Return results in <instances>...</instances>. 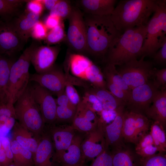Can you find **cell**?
Segmentation results:
<instances>
[{"instance_id":"obj_1","label":"cell","mask_w":166,"mask_h":166,"mask_svg":"<svg viewBox=\"0 0 166 166\" xmlns=\"http://www.w3.org/2000/svg\"><path fill=\"white\" fill-rule=\"evenodd\" d=\"M83 14L86 33V53L104 59L110 46L122 33L116 28L110 16Z\"/></svg>"},{"instance_id":"obj_2","label":"cell","mask_w":166,"mask_h":166,"mask_svg":"<svg viewBox=\"0 0 166 166\" xmlns=\"http://www.w3.org/2000/svg\"><path fill=\"white\" fill-rule=\"evenodd\" d=\"M158 0H122L115 7L110 18L117 30L122 33L136 27L146 26L155 12Z\"/></svg>"},{"instance_id":"obj_3","label":"cell","mask_w":166,"mask_h":166,"mask_svg":"<svg viewBox=\"0 0 166 166\" xmlns=\"http://www.w3.org/2000/svg\"><path fill=\"white\" fill-rule=\"evenodd\" d=\"M146 34V26L125 30L109 47L104 58L107 64L120 66L141 56Z\"/></svg>"},{"instance_id":"obj_4","label":"cell","mask_w":166,"mask_h":166,"mask_svg":"<svg viewBox=\"0 0 166 166\" xmlns=\"http://www.w3.org/2000/svg\"><path fill=\"white\" fill-rule=\"evenodd\" d=\"M14 104L16 119L38 141L45 132V125L34 98L31 85L29 84Z\"/></svg>"},{"instance_id":"obj_5","label":"cell","mask_w":166,"mask_h":166,"mask_svg":"<svg viewBox=\"0 0 166 166\" xmlns=\"http://www.w3.org/2000/svg\"><path fill=\"white\" fill-rule=\"evenodd\" d=\"M39 45L38 41H33L12 64L7 89V103L14 105L28 86L31 55L34 49Z\"/></svg>"},{"instance_id":"obj_6","label":"cell","mask_w":166,"mask_h":166,"mask_svg":"<svg viewBox=\"0 0 166 166\" xmlns=\"http://www.w3.org/2000/svg\"><path fill=\"white\" fill-rule=\"evenodd\" d=\"M141 57H152L166 41V1L158 0L156 9L146 26Z\"/></svg>"},{"instance_id":"obj_7","label":"cell","mask_w":166,"mask_h":166,"mask_svg":"<svg viewBox=\"0 0 166 166\" xmlns=\"http://www.w3.org/2000/svg\"><path fill=\"white\" fill-rule=\"evenodd\" d=\"M140 59L130 61L121 66L117 70L129 87L132 90L147 83L152 77L153 63Z\"/></svg>"},{"instance_id":"obj_8","label":"cell","mask_w":166,"mask_h":166,"mask_svg":"<svg viewBox=\"0 0 166 166\" xmlns=\"http://www.w3.org/2000/svg\"><path fill=\"white\" fill-rule=\"evenodd\" d=\"M68 19L67 38L69 45L79 53H86V33L83 13L79 9L72 7Z\"/></svg>"},{"instance_id":"obj_9","label":"cell","mask_w":166,"mask_h":166,"mask_svg":"<svg viewBox=\"0 0 166 166\" xmlns=\"http://www.w3.org/2000/svg\"><path fill=\"white\" fill-rule=\"evenodd\" d=\"M105 124L100 119L97 127L84 135L81 144L83 160L85 164L93 160L105 151Z\"/></svg>"},{"instance_id":"obj_10","label":"cell","mask_w":166,"mask_h":166,"mask_svg":"<svg viewBox=\"0 0 166 166\" xmlns=\"http://www.w3.org/2000/svg\"><path fill=\"white\" fill-rule=\"evenodd\" d=\"M158 89L153 81H149L135 87L132 90L126 105L130 111L143 114L152 102L159 90Z\"/></svg>"},{"instance_id":"obj_11","label":"cell","mask_w":166,"mask_h":166,"mask_svg":"<svg viewBox=\"0 0 166 166\" xmlns=\"http://www.w3.org/2000/svg\"><path fill=\"white\" fill-rule=\"evenodd\" d=\"M69 77L54 66L48 71L30 75V81H34L57 96L63 93Z\"/></svg>"},{"instance_id":"obj_12","label":"cell","mask_w":166,"mask_h":166,"mask_svg":"<svg viewBox=\"0 0 166 166\" xmlns=\"http://www.w3.org/2000/svg\"><path fill=\"white\" fill-rule=\"evenodd\" d=\"M33 96L39 109L45 126L55 124L57 105L49 91L36 83L31 85Z\"/></svg>"},{"instance_id":"obj_13","label":"cell","mask_w":166,"mask_h":166,"mask_svg":"<svg viewBox=\"0 0 166 166\" xmlns=\"http://www.w3.org/2000/svg\"><path fill=\"white\" fill-rule=\"evenodd\" d=\"M26 42L8 21L0 22V54L14 56L22 50Z\"/></svg>"},{"instance_id":"obj_14","label":"cell","mask_w":166,"mask_h":166,"mask_svg":"<svg viewBox=\"0 0 166 166\" xmlns=\"http://www.w3.org/2000/svg\"><path fill=\"white\" fill-rule=\"evenodd\" d=\"M124 107L118 110L116 116L109 124L104 126V136L105 141V150L109 147L113 152L117 151L125 147L122 135V126Z\"/></svg>"},{"instance_id":"obj_15","label":"cell","mask_w":166,"mask_h":166,"mask_svg":"<svg viewBox=\"0 0 166 166\" xmlns=\"http://www.w3.org/2000/svg\"><path fill=\"white\" fill-rule=\"evenodd\" d=\"M59 51L57 46H38L33 51L31 59L36 73H42L53 68Z\"/></svg>"},{"instance_id":"obj_16","label":"cell","mask_w":166,"mask_h":166,"mask_svg":"<svg viewBox=\"0 0 166 166\" xmlns=\"http://www.w3.org/2000/svg\"><path fill=\"white\" fill-rule=\"evenodd\" d=\"M47 126L45 130L49 135L55 150L54 156L65 151L71 144L76 134L71 125L53 124Z\"/></svg>"},{"instance_id":"obj_17","label":"cell","mask_w":166,"mask_h":166,"mask_svg":"<svg viewBox=\"0 0 166 166\" xmlns=\"http://www.w3.org/2000/svg\"><path fill=\"white\" fill-rule=\"evenodd\" d=\"M84 135L76 133L69 147L61 154L54 156L53 162L61 166H74L82 162L85 163L82 159L81 147Z\"/></svg>"},{"instance_id":"obj_18","label":"cell","mask_w":166,"mask_h":166,"mask_svg":"<svg viewBox=\"0 0 166 166\" xmlns=\"http://www.w3.org/2000/svg\"><path fill=\"white\" fill-rule=\"evenodd\" d=\"M55 150L49 134L45 132L39 140L33 158L34 166H56L53 161Z\"/></svg>"},{"instance_id":"obj_19","label":"cell","mask_w":166,"mask_h":166,"mask_svg":"<svg viewBox=\"0 0 166 166\" xmlns=\"http://www.w3.org/2000/svg\"><path fill=\"white\" fill-rule=\"evenodd\" d=\"M41 15L26 10L8 21L14 30L26 42L31 37L33 28L39 20Z\"/></svg>"},{"instance_id":"obj_20","label":"cell","mask_w":166,"mask_h":166,"mask_svg":"<svg viewBox=\"0 0 166 166\" xmlns=\"http://www.w3.org/2000/svg\"><path fill=\"white\" fill-rule=\"evenodd\" d=\"M116 0H81L78 6L84 13L99 16H110L115 8Z\"/></svg>"},{"instance_id":"obj_21","label":"cell","mask_w":166,"mask_h":166,"mask_svg":"<svg viewBox=\"0 0 166 166\" xmlns=\"http://www.w3.org/2000/svg\"><path fill=\"white\" fill-rule=\"evenodd\" d=\"M152 105L145 112L148 118L161 124L164 128L166 125V89L161 88L155 97Z\"/></svg>"},{"instance_id":"obj_22","label":"cell","mask_w":166,"mask_h":166,"mask_svg":"<svg viewBox=\"0 0 166 166\" xmlns=\"http://www.w3.org/2000/svg\"><path fill=\"white\" fill-rule=\"evenodd\" d=\"M12 139L22 147L30 150L34 155L37 148L38 141L33 134L16 121L12 128Z\"/></svg>"},{"instance_id":"obj_23","label":"cell","mask_w":166,"mask_h":166,"mask_svg":"<svg viewBox=\"0 0 166 166\" xmlns=\"http://www.w3.org/2000/svg\"><path fill=\"white\" fill-rule=\"evenodd\" d=\"M86 90L96 96L101 103L103 110L116 112L126 105L125 103L115 96L107 89L93 87L86 88Z\"/></svg>"},{"instance_id":"obj_24","label":"cell","mask_w":166,"mask_h":166,"mask_svg":"<svg viewBox=\"0 0 166 166\" xmlns=\"http://www.w3.org/2000/svg\"><path fill=\"white\" fill-rule=\"evenodd\" d=\"M13 56L0 54V104L7 103V89L11 66L15 61Z\"/></svg>"},{"instance_id":"obj_25","label":"cell","mask_w":166,"mask_h":166,"mask_svg":"<svg viewBox=\"0 0 166 166\" xmlns=\"http://www.w3.org/2000/svg\"><path fill=\"white\" fill-rule=\"evenodd\" d=\"M10 143L13 162L19 166H34L33 155L30 150L22 147L12 139Z\"/></svg>"},{"instance_id":"obj_26","label":"cell","mask_w":166,"mask_h":166,"mask_svg":"<svg viewBox=\"0 0 166 166\" xmlns=\"http://www.w3.org/2000/svg\"><path fill=\"white\" fill-rule=\"evenodd\" d=\"M122 131L125 141L136 143L139 138L135 125L134 112L124 111Z\"/></svg>"},{"instance_id":"obj_27","label":"cell","mask_w":166,"mask_h":166,"mask_svg":"<svg viewBox=\"0 0 166 166\" xmlns=\"http://www.w3.org/2000/svg\"><path fill=\"white\" fill-rule=\"evenodd\" d=\"M26 0H0V16L1 20L8 21L18 16L21 13V4Z\"/></svg>"},{"instance_id":"obj_28","label":"cell","mask_w":166,"mask_h":166,"mask_svg":"<svg viewBox=\"0 0 166 166\" xmlns=\"http://www.w3.org/2000/svg\"><path fill=\"white\" fill-rule=\"evenodd\" d=\"M92 63L88 58L83 55L74 54L70 57L69 68L74 75L85 79V72Z\"/></svg>"},{"instance_id":"obj_29","label":"cell","mask_w":166,"mask_h":166,"mask_svg":"<svg viewBox=\"0 0 166 166\" xmlns=\"http://www.w3.org/2000/svg\"><path fill=\"white\" fill-rule=\"evenodd\" d=\"M102 73L105 79L110 81L130 96L132 90L119 74L115 66L107 64Z\"/></svg>"},{"instance_id":"obj_30","label":"cell","mask_w":166,"mask_h":166,"mask_svg":"<svg viewBox=\"0 0 166 166\" xmlns=\"http://www.w3.org/2000/svg\"><path fill=\"white\" fill-rule=\"evenodd\" d=\"M113 166H137L136 156L133 152L126 147L111 153Z\"/></svg>"},{"instance_id":"obj_31","label":"cell","mask_w":166,"mask_h":166,"mask_svg":"<svg viewBox=\"0 0 166 166\" xmlns=\"http://www.w3.org/2000/svg\"><path fill=\"white\" fill-rule=\"evenodd\" d=\"M85 80L90 83L93 87L107 89L106 81L102 72L93 63L85 72Z\"/></svg>"},{"instance_id":"obj_32","label":"cell","mask_w":166,"mask_h":166,"mask_svg":"<svg viewBox=\"0 0 166 166\" xmlns=\"http://www.w3.org/2000/svg\"><path fill=\"white\" fill-rule=\"evenodd\" d=\"M149 133L152 136L154 144L159 152L166 151V137L164 127L159 123L154 122L150 127Z\"/></svg>"},{"instance_id":"obj_33","label":"cell","mask_w":166,"mask_h":166,"mask_svg":"<svg viewBox=\"0 0 166 166\" xmlns=\"http://www.w3.org/2000/svg\"><path fill=\"white\" fill-rule=\"evenodd\" d=\"M71 125L75 131L85 134L94 129L98 124L94 125L76 110Z\"/></svg>"},{"instance_id":"obj_34","label":"cell","mask_w":166,"mask_h":166,"mask_svg":"<svg viewBox=\"0 0 166 166\" xmlns=\"http://www.w3.org/2000/svg\"><path fill=\"white\" fill-rule=\"evenodd\" d=\"M76 106H57L56 119L54 124L65 122H71L75 115Z\"/></svg>"},{"instance_id":"obj_35","label":"cell","mask_w":166,"mask_h":166,"mask_svg":"<svg viewBox=\"0 0 166 166\" xmlns=\"http://www.w3.org/2000/svg\"><path fill=\"white\" fill-rule=\"evenodd\" d=\"M62 21L57 26L48 32L44 40L48 45L58 43L65 38V34L64 25Z\"/></svg>"},{"instance_id":"obj_36","label":"cell","mask_w":166,"mask_h":166,"mask_svg":"<svg viewBox=\"0 0 166 166\" xmlns=\"http://www.w3.org/2000/svg\"><path fill=\"white\" fill-rule=\"evenodd\" d=\"M70 2L68 0H59L49 12V15L57 16L62 20L68 18L72 10Z\"/></svg>"},{"instance_id":"obj_37","label":"cell","mask_w":166,"mask_h":166,"mask_svg":"<svg viewBox=\"0 0 166 166\" xmlns=\"http://www.w3.org/2000/svg\"><path fill=\"white\" fill-rule=\"evenodd\" d=\"M164 152H159L152 156L141 157L140 166H166V156Z\"/></svg>"},{"instance_id":"obj_38","label":"cell","mask_w":166,"mask_h":166,"mask_svg":"<svg viewBox=\"0 0 166 166\" xmlns=\"http://www.w3.org/2000/svg\"><path fill=\"white\" fill-rule=\"evenodd\" d=\"M134 119L136 128L139 138L141 135L147 133L150 129V121L144 115L136 113H134Z\"/></svg>"},{"instance_id":"obj_39","label":"cell","mask_w":166,"mask_h":166,"mask_svg":"<svg viewBox=\"0 0 166 166\" xmlns=\"http://www.w3.org/2000/svg\"><path fill=\"white\" fill-rule=\"evenodd\" d=\"M76 110L94 125L98 124L100 119L97 117L95 112L82 101L77 106Z\"/></svg>"},{"instance_id":"obj_40","label":"cell","mask_w":166,"mask_h":166,"mask_svg":"<svg viewBox=\"0 0 166 166\" xmlns=\"http://www.w3.org/2000/svg\"><path fill=\"white\" fill-rule=\"evenodd\" d=\"M81 101L95 112L100 113L103 110L101 103L93 93L86 90Z\"/></svg>"},{"instance_id":"obj_41","label":"cell","mask_w":166,"mask_h":166,"mask_svg":"<svg viewBox=\"0 0 166 166\" xmlns=\"http://www.w3.org/2000/svg\"><path fill=\"white\" fill-rule=\"evenodd\" d=\"M83 166H113L112 154L109 150H105L93 160L90 165Z\"/></svg>"},{"instance_id":"obj_42","label":"cell","mask_w":166,"mask_h":166,"mask_svg":"<svg viewBox=\"0 0 166 166\" xmlns=\"http://www.w3.org/2000/svg\"><path fill=\"white\" fill-rule=\"evenodd\" d=\"M48 29L44 23L39 21L34 26L31 33V37L36 41L45 40L48 33Z\"/></svg>"},{"instance_id":"obj_43","label":"cell","mask_w":166,"mask_h":166,"mask_svg":"<svg viewBox=\"0 0 166 166\" xmlns=\"http://www.w3.org/2000/svg\"><path fill=\"white\" fill-rule=\"evenodd\" d=\"M105 80L106 88L115 96L125 103L126 105L130 96L110 81Z\"/></svg>"},{"instance_id":"obj_44","label":"cell","mask_w":166,"mask_h":166,"mask_svg":"<svg viewBox=\"0 0 166 166\" xmlns=\"http://www.w3.org/2000/svg\"><path fill=\"white\" fill-rule=\"evenodd\" d=\"M65 93L70 102L74 105L77 106L80 103L81 100L73 84L69 81L66 83Z\"/></svg>"},{"instance_id":"obj_45","label":"cell","mask_w":166,"mask_h":166,"mask_svg":"<svg viewBox=\"0 0 166 166\" xmlns=\"http://www.w3.org/2000/svg\"><path fill=\"white\" fill-rule=\"evenodd\" d=\"M11 117H16L14 105L9 103L0 104V125L3 124L8 118Z\"/></svg>"},{"instance_id":"obj_46","label":"cell","mask_w":166,"mask_h":166,"mask_svg":"<svg viewBox=\"0 0 166 166\" xmlns=\"http://www.w3.org/2000/svg\"><path fill=\"white\" fill-rule=\"evenodd\" d=\"M152 77L154 78L153 81L154 84L158 88L160 87L162 88L166 87V69H160L153 68Z\"/></svg>"},{"instance_id":"obj_47","label":"cell","mask_w":166,"mask_h":166,"mask_svg":"<svg viewBox=\"0 0 166 166\" xmlns=\"http://www.w3.org/2000/svg\"><path fill=\"white\" fill-rule=\"evenodd\" d=\"M26 3V10L41 15L44 7L41 0H29Z\"/></svg>"},{"instance_id":"obj_48","label":"cell","mask_w":166,"mask_h":166,"mask_svg":"<svg viewBox=\"0 0 166 166\" xmlns=\"http://www.w3.org/2000/svg\"><path fill=\"white\" fill-rule=\"evenodd\" d=\"M152 144H154L152 136L149 133H145L140 136L136 144L135 151H137Z\"/></svg>"},{"instance_id":"obj_49","label":"cell","mask_w":166,"mask_h":166,"mask_svg":"<svg viewBox=\"0 0 166 166\" xmlns=\"http://www.w3.org/2000/svg\"><path fill=\"white\" fill-rule=\"evenodd\" d=\"M154 62L161 65H165L166 63V41L163 44L160 50L152 57Z\"/></svg>"},{"instance_id":"obj_50","label":"cell","mask_w":166,"mask_h":166,"mask_svg":"<svg viewBox=\"0 0 166 166\" xmlns=\"http://www.w3.org/2000/svg\"><path fill=\"white\" fill-rule=\"evenodd\" d=\"M0 140L1 145L5 151L9 162L11 164L14 162V157L11 150L10 140L7 136H5L1 138Z\"/></svg>"},{"instance_id":"obj_51","label":"cell","mask_w":166,"mask_h":166,"mask_svg":"<svg viewBox=\"0 0 166 166\" xmlns=\"http://www.w3.org/2000/svg\"><path fill=\"white\" fill-rule=\"evenodd\" d=\"M157 152H159L158 148L154 144H152L136 151V153L141 157H145L156 154Z\"/></svg>"},{"instance_id":"obj_52","label":"cell","mask_w":166,"mask_h":166,"mask_svg":"<svg viewBox=\"0 0 166 166\" xmlns=\"http://www.w3.org/2000/svg\"><path fill=\"white\" fill-rule=\"evenodd\" d=\"M62 21L57 16L49 14L45 20L44 24L48 30H50L57 26Z\"/></svg>"},{"instance_id":"obj_53","label":"cell","mask_w":166,"mask_h":166,"mask_svg":"<svg viewBox=\"0 0 166 166\" xmlns=\"http://www.w3.org/2000/svg\"><path fill=\"white\" fill-rule=\"evenodd\" d=\"M55 101L57 106L68 107L76 106L70 102L65 93V90L63 93L57 96V98L55 99Z\"/></svg>"},{"instance_id":"obj_54","label":"cell","mask_w":166,"mask_h":166,"mask_svg":"<svg viewBox=\"0 0 166 166\" xmlns=\"http://www.w3.org/2000/svg\"><path fill=\"white\" fill-rule=\"evenodd\" d=\"M102 121L105 122H109L112 120H113L116 115V113L114 111H111L103 110L100 113Z\"/></svg>"},{"instance_id":"obj_55","label":"cell","mask_w":166,"mask_h":166,"mask_svg":"<svg viewBox=\"0 0 166 166\" xmlns=\"http://www.w3.org/2000/svg\"><path fill=\"white\" fill-rule=\"evenodd\" d=\"M10 164L5 151L1 145L0 148V166H8Z\"/></svg>"},{"instance_id":"obj_56","label":"cell","mask_w":166,"mask_h":166,"mask_svg":"<svg viewBox=\"0 0 166 166\" xmlns=\"http://www.w3.org/2000/svg\"><path fill=\"white\" fill-rule=\"evenodd\" d=\"M59 0H41L44 8L50 11L53 8Z\"/></svg>"},{"instance_id":"obj_57","label":"cell","mask_w":166,"mask_h":166,"mask_svg":"<svg viewBox=\"0 0 166 166\" xmlns=\"http://www.w3.org/2000/svg\"><path fill=\"white\" fill-rule=\"evenodd\" d=\"M16 119L15 117H10L4 122L3 124L7 129L10 131L14 127L16 122Z\"/></svg>"},{"instance_id":"obj_58","label":"cell","mask_w":166,"mask_h":166,"mask_svg":"<svg viewBox=\"0 0 166 166\" xmlns=\"http://www.w3.org/2000/svg\"><path fill=\"white\" fill-rule=\"evenodd\" d=\"M8 166H19L16 164L15 163H14V162H13L11 164H10Z\"/></svg>"},{"instance_id":"obj_59","label":"cell","mask_w":166,"mask_h":166,"mask_svg":"<svg viewBox=\"0 0 166 166\" xmlns=\"http://www.w3.org/2000/svg\"><path fill=\"white\" fill-rule=\"evenodd\" d=\"M85 164V163L83 162H82L80 164L74 165V166H83V165Z\"/></svg>"},{"instance_id":"obj_60","label":"cell","mask_w":166,"mask_h":166,"mask_svg":"<svg viewBox=\"0 0 166 166\" xmlns=\"http://www.w3.org/2000/svg\"><path fill=\"white\" fill-rule=\"evenodd\" d=\"M1 142H0V147H1Z\"/></svg>"},{"instance_id":"obj_61","label":"cell","mask_w":166,"mask_h":166,"mask_svg":"<svg viewBox=\"0 0 166 166\" xmlns=\"http://www.w3.org/2000/svg\"><path fill=\"white\" fill-rule=\"evenodd\" d=\"M1 21V20H0V22Z\"/></svg>"}]
</instances>
